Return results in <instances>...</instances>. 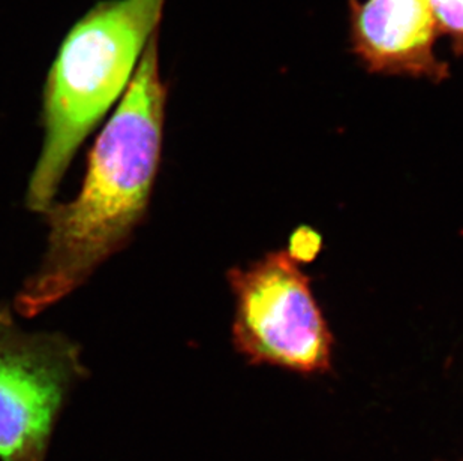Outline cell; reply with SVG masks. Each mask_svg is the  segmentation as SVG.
<instances>
[{"label": "cell", "mask_w": 463, "mask_h": 461, "mask_svg": "<svg viewBox=\"0 0 463 461\" xmlns=\"http://www.w3.org/2000/svg\"><path fill=\"white\" fill-rule=\"evenodd\" d=\"M166 99L157 33L89 152L79 193L43 213L49 228L44 257L14 300L23 318H35L83 287L141 227L161 165Z\"/></svg>", "instance_id": "cell-1"}, {"label": "cell", "mask_w": 463, "mask_h": 461, "mask_svg": "<svg viewBox=\"0 0 463 461\" xmlns=\"http://www.w3.org/2000/svg\"><path fill=\"white\" fill-rule=\"evenodd\" d=\"M166 0H101L71 27L43 92L44 141L26 191V207L44 213L89 134L122 99Z\"/></svg>", "instance_id": "cell-2"}, {"label": "cell", "mask_w": 463, "mask_h": 461, "mask_svg": "<svg viewBox=\"0 0 463 461\" xmlns=\"http://www.w3.org/2000/svg\"><path fill=\"white\" fill-rule=\"evenodd\" d=\"M232 342L246 362L314 376L332 370L333 337L310 278L287 250L228 271Z\"/></svg>", "instance_id": "cell-3"}, {"label": "cell", "mask_w": 463, "mask_h": 461, "mask_svg": "<svg viewBox=\"0 0 463 461\" xmlns=\"http://www.w3.org/2000/svg\"><path fill=\"white\" fill-rule=\"evenodd\" d=\"M81 346L59 331H27L0 306V461H45L57 421L89 378Z\"/></svg>", "instance_id": "cell-4"}, {"label": "cell", "mask_w": 463, "mask_h": 461, "mask_svg": "<svg viewBox=\"0 0 463 461\" xmlns=\"http://www.w3.org/2000/svg\"><path fill=\"white\" fill-rule=\"evenodd\" d=\"M351 44L372 74L442 81L449 68L435 52L437 23L428 0L351 4Z\"/></svg>", "instance_id": "cell-5"}, {"label": "cell", "mask_w": 463, "mask_h": 461, "mask_svg": "<svg viewBox=\"0 0 463 461\" xmlns=\"http://www.w3.org/2000/svg\"><path fill=\"white\" fill-rule=\"evenodd\" d=\"M438 33L450 38L456 54L463 57V0H428Z\"/></svg>", "instance_id": "cell-6"}, {"label": "cell", "mask_w": 463, "mask_h": 461, "mask_svg": "<svg viewBox=\"0 0 463 461\" xmlns=\"http://www.w3.org/2000/svg\"><path fill=\"white\" fill-rule=\"evenodd\" d=\"M319 248H321V240L314 230H300L294 232L289 243V250L287 252L298 262L310 261L318 253Z\"/></svg>", "instance_id": "cell-7"}, {"label": "cell", "mask_w": 463, "mask_h": 461, "mask_svg": "<svg viewBox=\"0 0 463 461\" xmlns=\"http://www.w3.org/2000/svg\"><path fill=\"white\" fill-rule=\"evenodd\" d=\"M460 461H463V458H462V460H460Z\"/></svg>", "instance_id": "cell-8"}]
</instances>
